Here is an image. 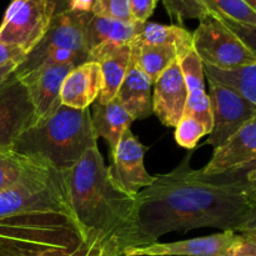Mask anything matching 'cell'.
I'll return each instance as SVG.
<instances>
[{
    "instance_id": "cell-25",
    "label": "cell",
    "mask_w": 256,
    "mask_h": 256,
    "mask_svg": "<svg viewBox=\"0 0 256 256\" xmlns=\"http://www.w3.org/2000/svg\"><path fill=\"white\" fill-rule=\"evenodd\" d=\"M132 55L138 66L150 78L152 82L162 72L179 59L180 54L175 48L168 45H144L132 42Z\"/></svg>"
},
{
    "instance_id": "cell-22",
    "label": "cell",
    "mask_w": 256,
    "mask_h": 256,
    "mask_svg": "<svg viewBox=\"0 0 256 256\" xmlns=\"http://www.w3.org/2000/svg\"><path fill=\"white\" fill-rule=\"evenodd\" d=\"M202 72L208 82L236 92L256 106V64L232 68L202 64Z\"/></svg>"
},
{
    "instance_id": "cell-3",
    "label": "cell",
    "mask_w": 256,
    "mask_h": 256,
    "mask_svg": "<svg viewBox=\"0 0 256 256\" xmlns=\"http://www.w3.org/2000/svg\"><path fill=\"white\" fill-rule=\"evenodd\" d=\"M114 255L78 222L64 202L0 219V256ZM115 256V255H114Z\"/></svg>"
},
{
    "instance_id": "cell-33",
    "label": "cell",
    "mask_w": 256,
    "mask_h": 256,
    "mask_svg": "<svg viewBox=\"0 0 256 256\" xmlns=\"http://www.w3.org/2000/svg\"><path fill=\"white\" fill-rule=\"evenodd\" d=\"M25 56H26V52L20 48L0 42V66L12 62H22Z\"/></svg>"
},
{
    "instance_id": "cell-9",
    "label": "cell",
    "mask_w": 256,
    "mask_h": 256,
    "mask_svg": "<svg viewBox=\"0 0 256 256\" xmlns=\"http://www.w3.org/2000/svg\"><path fill=\"white\" fill-rule=\"evenodd\" d=\"M34 124V108L28 88L15 74L0 84V149L12 148Z\"/></svg>"
},
{
    "instance_id": "cell-34",
    "label": "cell",
    "mask_w": 256,
    "mask_h": 256,
    "mask_svg": "<svg viewBox=\"0 0 256 256\" xmlns=\"http://www.w3.org/2000/svg\"><path fill=\"white\" fill-rule=\"evenodd\" d=\"M20 64H22L20 62H9V64H5L2 65V66H0V84H2V82H5L10 75L14 74L15 70L18 69V66H19Z\"/></svg>"
},
{
    "instance_id": "cell-4",
    "label": "cell",
    "mask_w": 256,
    "mask_h": 256,
    "mask_svg": "<svg viewBox=\"0 0 256 256\" xmlns=\"http://www.w3.org/2000/svg\"><path fill=\"white\" fill-rule=\"evenodd\" d=\"M94 146H98V139L89 108L79 110L62 104L49 116L22 132L12 149L26 156L39 158L65 172Z\"/></svg>"
},
{
    "instance_id": "cell-27",
    "label": "cell",
    "mask_w": 256,
    "mask_h": 256,
    "mask_svg": "<svg viewBox=\"0 0 256 256\" xmlns=\"http://www.w3.org/2000/svg\"><path fill=\"white\" fill-rule=\"evenodd\" d=\"M172 19L182 24L185 20L198 19L209 14L204 0H162Z\"/></svg>"
},
{
    "instance_id": "cell-35",
    "label": "cell",
    "mask_w": 256,
    "mask_h": 256,
    "mask_svg": "<svg viewBox=\"0 0 256 256\" xmlns=\"http://www.w3.org/2000/svg\"><path fill=\"white\" fill-rule=\"evenodd\" d=\"M106 256H114V255H110V254H109V255H106Z\"/></svg>"
},
{
    "instance_id": "cell-11",
    "label": "cell",
    "mask_w": 256,
    "mask_h": 256,
    "mask_svg": "<svg viewBox=\"0 0 256 256\" xmlns=\"http://www.w3.org/2000/svg\"><path fill=\"white\" fill-rule=\"evenodd\" d=\"M145 146L130 129L125 130L120 138L115 152L112 154L109 166L114 182L130 196L154 182L155 176L150 175L144 166Z\"/></svg>"
},
{
    "instance_id": "cell-17",
    "label": "cell",
    "mask_w": 256,
    "mask_h": 256,
    "mask_svg": "<svg viewBox=\"0 0 256 256\" xmlns=\"http://www.w3.org/2000/svg\"><path fill=\"white\" fill-rule=\"evenodd\" d=\"M130 54L132 44L106 42L90 50L88 62H98L102 75V90L96 99L98 102L105 104L116 96L129 66Z\"/></svg>"
},
{
    "instance_id": "cell-8",
    "label": "cell",
    "mask_w": 256,
    "mask_h": 256,
    "mask_svg": "<svg viewBox=\"0 0 256 256\" xmlns=\"http://www.w3.org/2000/svg\"><path fill=\"white\" fill-rule=\"evenodd\" d=\"M54 14L52 0H12L0 24V42L28 55L42 39Z\"/></svg>"
},
{
    "instance_id": "cell-7",
    "label": "cell",
    "mask_w": 256,
    "mask_h": 256,
    "mask_svg": "<svg viewBox=\"0 0 256 256\" xmlns=\"http://www.w3.org/2000/svg\"><path fill=\"white\" fill-rule=\"evenodd\" d=\"M192 32V50L202 64L232 68L256 64L255 48L212 15L199 20Z\"/></svg>"
},
{
    "instance_id": "cell-5",
    "label": "cell",
    "mask_w": 256,
    "mask_h": 256,
    "mask_svg": "<svg viewBox=\"0 0 256 256\" xmlns=\"http://www.w3.org/2000/svg\"><path fill=\"white\" fill-rule=\"evenodd\" d=\"M92 12H64L54 15L39 44L25 56L14 74L22 78L48 65L70 64L78 66L89 60L84 30Z\"/></svg>"
},
{
    "instance_id": "cell-21",
    "label": "cell",
    "mask_w": 256,
    "mask_h": 256,
    "mask_svg": "<svg viewBox=\"0 0 256 256\" xmlns=\"http://www.w3.org/2000/svg\"><path fill=\"white\" fill-rule=\"evenodd\" d=\"M92 109L94 114L92 115V124L95 136L96 139H105V142L109 144L110 154H112L122 135L125 130L130 129V125L134 120L116 98L105 104L94 102Z\"/></svg>"
},
{
    "instance_id": "cell-20",
    "label": "cell",
    "mask_w": 256,
    "mask_h": 256,
    "mask_svg": "<svg viewBox=\"0 0 256 256\" xmlns=\"http://www.w3.org/2000/svg\"><path fill=\"white\" fill-rule=\"evenodd\" d=\"M210 15L255 48L256 0H204Z\"/></svg>"
},
{
    "instance_id": "cell-2",
    "label": "cell",
    "mask_w": 256,
    "mask_h": 256,
    "mask_svg": "<svg viewBox=\"0 0 256 256\" xmlns=\"http://www.w3.org/2000/svg\"><path fill=\"white\" fill-rule=\"evenodd\" d=\"M64 176L78 222L115 256L134 246L135 198L114 182L98 146L90 148Z\"/></svg>"
},
{
    "instance_id": "cell-23",
    "label": "cell",
    "mask_w": 256,
    "mask_h": 256,
    "mask_svg": "<svg viewBox=\"0 0 256 256\" xmlns=\"http://www.w3.org/2000/svg\"><path fill=\"white\" fill-rule=\"evenodd\" d=\"M139 22H120L92 15L84 30L85 46L88 52L106 42L132 44L139 30Z\"/></svg>"
},
{
    "instance_id": "cell-1",
    "label": "cell",
    "mask_w": 256,
    "mask_h": 256,
    "mask_svg": "<svg viewBox=\"0 0 256 256\" xmlns=\"http://www.w3.org/2000/svg\"><path fill=\"white\" fill-rule=\"evenodd\" d=\"M192 150L168 174L155 175L135 196L134 246L172 232L215 228L256 230V162L220 174L190 166Z\"/></svg>"
},
{
    "instance_id": "cell-24",
    "label": "cell",
    "mask_w": 256,
    "mask_h": 256,
    "mask_svg": "<svg viewBox=\"0 0 256 256\" xmlns=\"http://www.w3.org/2000/svg\"><path fill=\"white\" fill-rule=\"evenodd\" d=\"M132 42L144 45L172 46L179 52L180 56L192 49V34L180 25L142 22L139 25L138 34Z\"/></svg>"
},
{
    "instance_id": "cell-13",
    "label": "cell",
    "mask_w": 256,
    "mask_h": 256,
    "mask_svg": "<svg viewBox=\"0 0 256 256\" xmlns=\"http://www.w3.org/2000/svg\"><path fill=\"white\" fill-rule=\"evenodd\" d=\"M152 114L165 126L175 128L185 112L188 90L179 59L172 62L152 84Z\"/></svg>"
},
{
    "instance_id": "cell-12",
    "label": "cell",
    "mask_w": 256,
    "mask_h": 256,
    "mask_svg": "<svg viewBox=\"0 0 256 256\" xmlns=\"http://www.w3.org/2000/svg\"><path fill=\"white\" fill-rule=\"evenodd\" d=\"M240 238V232H222L208 236L174 242H152L125 249L120 256H226Z\"/></svg>"
},
{
    "instance_id": "cell-14",
    "label": "cell",
    "mask_w": 256,
    "mask_h": 256,
    "mask_svg": "<svg viewBox=\"0 0 256 256\" xmlns=\"http://www.w3.org/2000/svg\"><path fill=\"white\" fill-rule=\"evenodd\" d=\"M70 64L48 65L19 78L28 88L32 108L34 124L42 122L62 105L60 90L66 75L72 69Z\"/></svg>"
},
{
    "instance_id": "cell-26",
    "label": "cell",
    "mask_w": 256,
    "mask_h": 256,
    "mask_svg": "<svg viewBox=\"0 0 256 256\" xmlns=\"http://www.w3.org/2000/svg\"><path fill=\"white\" fill-rule=\"evenodd\" d=\"M34 158L16 152L12 148L0 149V192L16 184L32 166Z\"/></svg>"
},
{
    "instance_id": "cell-30",
    "label": "cell",
    "mask_w": 256,
    "mask_h": 256,
    "mask_svg": "<svg viewBox=\"0 0 256 256\" xmlns=\"http://www.w3.org/2000/svg\"><path fill=\"white\" fill-rule=\"evenodd\" d=\"M159 0H129L130 16L134 22H146L152 15Z\"/></svg>"
},
{
    "instance_id": "cell-28",
    "label": "cell",
    "mask_w": 256,
    "mask_h": 256,
    "mask_svg": "<svg viewBox=\"0 0 256 256\" xmlns=\"http://www.w3.org/2000/svg\"><path fill=\"white\" fill-rule=\"evenodd\" d=\"M206 134H209V130L202 122L195 119L192 115H184L175 126L174 136L180 146L194 150L199 140Z\"/></svg>"
},
{
    "instance_id": "cell-16",
    "label": "cell",
    "mask_w": 256,
    "mask_h": 256,
    "mask_svg": "<svg viewBox=\"0 0 256 256\" xmlns=\"http://www.w3.org/2000/svg\"><path fill=\"white\" fill-rule=\"evenodd\" d=\"M102 90V75L98 62H86L72 68L60 90V102L72 109H88Z\"/></svg>"
},
{
    "instance_id": "cell-31",
    "label": "cell",
    "mask_w": 256,
    "mask_h": 256,
    "mask_svg": "<svg viewBox=\"0 0 256 256\" xmlns=\"http://www.w3.org/2000/svg\"><path fill=\"white\" fill-rule=\"evenodd\" d=\"M229 256H256V230L240 232V238Z\"/></svg>"
},
{
    "instance_id": "cell-29",
    "label": "cell",
    "mask_w": 256,
    "mask_h": 256,
    "mask_svg": "<svg viewBox=\"0 0 256 256\" xmlns=\"http://www.w3.org/2000/svg\"><path fill=\"white\" fill-rule=\"evenodd\" d=\"M92 14L120 22H134L130 16L129 0H94Z\"/></svg>"
},
{
    "instance_id": "cell-19",
    "label": "cell",
    "mask_w": 256,
    "mask_h": 256,
    "mask_svg": "<svg viewBox=\"0 0 256 256\" xmlns=\"http://www.w3.org/2000/svg\"><path fill=\"white\" fill-rule=\"evenodd\" d=\"M179 64L188 90L184 115H192L195 119L202 122L204 126L209 130L210 134L212 128V119L209 96L205 92V78L202 62L192 49L179 58Z\"/></svg>"
},
{
    "instance_id": "cell-32",
    "label": "cell",
    "mask_w": 256,
    "mask_h": 256,
    "mask_svg": "<svg viewBox=\"0 0 256 256\" xmlns=\"http://www.w3.org/2000/svg\"><path fill=\"white\" fill-rule=\"evenodd\" d=\"M55 5V14L64 12H92L94 0H52Z\"/></svg>"
},
{
    "instance_id": "cell-18",
    "label": "cell",
    "mask_w": 256,
    "mask_h": 256,
    "mask_svg": "<svg viewBox=\"0 0 256 256\" xmlns=\"http://www.w3.org/2000/svg\"><path fill=\"white\" fill-rule=\"evenodd\" d=\"M154 82L138 66L130 54L126 74L116 92V99L132 120H142L152 115V89Z\"/></svg>"
},
{
    "instance_id": "cell-15",
    "label": "cell",
    "mask_w": 256,
    "mask_h": 256,
    "mask_svg": "<svg viewBox=\"0 0 256 256\" xmlns=\"http://www.w3.org/2000/svg\"><path fill=\"white\" fill-rule=\"evenodd\" d=\"M252 162H256V118L214 149L212 158L202 170L206 174H220Z\"/></svg>"
},
{
    "instance_id": "cell-10",
    "label": "cell",
    "mask_w": 256,
    "mask_h": 256,
    "mask_svg": "<svg viewBox=\"0 0 256 256\" xmlns=\"http://www.w3.org/2000/svg\"><path fill=\"white\" fill-rule=\"evenodd\" d=\"M212 112V128L208 144L214 149L224 144L242 125L256 118V106L238 95L222 86L209 82L208 92Z\"/></svg>"
},
{
    "instance_id": "cell-6",
    "label": "cell",
    "mask_w": 256,
    "mask_h": 256,
    "mask_svg": "<svg viewBox=\"0 0 256 256\" xmlns=\"http://www.w3.org/2000/svg\"><path fill=\"white\" fill-rule=\"evenodd\" d=\"M68 199L64 172L39 158L15 185L0 192V219Z\"/></svg>"
}]
</instances>
